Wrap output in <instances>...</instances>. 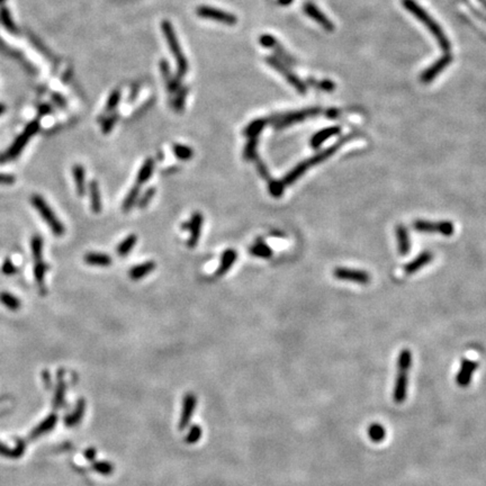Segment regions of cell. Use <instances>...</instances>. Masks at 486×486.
Wrapping results in <instances>:
<instances>
[{"label": "cell", "instance_id": "1", "mask_svg": "<svg viewBox=\"0 0 486 486\" xmlns=\"http://www.w3.org/2000/svg\"><path fill=\"white\" fill-rule=\"evenodd\" d=\"M411 365L412 353L410 349H403L399 355L398 372H396L394 387H393V401L396 404H402L406 401Z\"/></svg>", "mask_w": 486, "mask_h": 486}, {"label": "cell", "instance_id": "2", "mask_svg": "<svg viewBox=\"0 0 486 486\" xmlns=\"http://www.w3.org/2000/svg\"><path fill=\"white\" fill-rule=\"evenodd\" d=\"M403 6L405 7L406 10H409L412 15H414L420 22L423 23V24L427 26V29L430 30L435 40L438 41L440 48L444 50V51L448 52L450 48H452L450 42L448 41V38H447L444 30L441 29V27L433 21V18H431L429 16V14H428L425 9H422L417 2L413 1V0H403Z\"/></svg>", "mask_w": 486, "mask_h": 486}, {"label": "cell", "instance_id": "3", "mask_svg": "<svg viewBox=\"0 0 486 486\" xmlns=\"http://www.w3.org/2000/svg\"><path fill=\"white\" fill-rule=\"evenodd\" d=\"M30 203L33 204L35 209L40 213L42 219L48 223L54 235L62 236L64 234L65 232L64 225L61 223V221L59 219H57L56 213L52 211V208L50 207L48 203H46L44 198H43L41 195L34 194V195H32V197H30Z\"/></svg>", "mask_w": 486, "mask_h": 486}, {"label": "cell", "instance_id": "4", "mask_svg": "<svg viewBox=\"0 0 486 486\" xmlns=\"http://www.w3.org/2000/svg\"><path fill=\"white\" fill-rule=\"evenodd\" d=\"M161 26H162L163 34H165V36H166L167 43H168V45H169L170 51L172 52L174 59H176V61H177L178 75L182 77L186 72H187L188 65H187V61H186V57H184V53H182V50L180 48L179 43H178L176 33H174V30L172 29V25H171L169 22H167V21L163 22Z\"/></svg>", "mask_w": 486, "mask_h": 486}, {"label": "cell", "instance_id": "5", "mask_svg": "<svg viewBox=\"0 0 486 486\" xmlns=\"http://www.w3.org/2000/svg\"><path fill=\"white\" fill-rule=\"evenodd\" d=\"M413 228L418 232L422 233H440L441 235L452 236L455 231L454 223L449 221H440V222H431L426 220H417L413 223Z\"/></svg>", "mask_w": 486, "mask_h": 486}, {"label": "cell", "instance_id": "6", "mask_svg": "<svg viewBox=\"0 0 486 486\" xmlns=\"http://www.w3.org/2000/svg\"><path fill=\"white\" fill-rule=\"evenodd\" d=\"M333 276L339 281L351 282L356 284H361V285H366L371 282V275L364 270L359 269H350V268L338 267L333 270Z\"/></svg>", "mask_w": 486, "mask_h": 486}, {"label": "cell", "instance_id": "7", "mask_svg": "<svg viewBox=\"0 0 486 486\" xmlns=\"http://www.w3.org/2000/svg\"><path fill=\"white\" fill-rule=\"evenodd\" d=\"M204 217L203 214L200 212H195L190 217V221L182 225V230L190 231V236L187 241L188 248H195L198 244V241L200 239L201 229H203Z\"/></svg>", "mask_w": 486, "mask_h": 486}, {"label": "cell", "instance_id": "8", "mask_svg": "<svg viewBox=\"0 0 486 486\" xmlns=\"http://www.w3.org/2000/svg\"><path fill=\"white\" fill-rule=\"evenodd\" d=\"M30 138L32 137H30L26 131L23 132L21 135H18V137L15 139L13 144L10 145V147H8L5 152L0 153V163L2 165V163L11 161L14 160V159H16L17 157H19V154H21L22 151L24 150V147L26 146L27 143H29Z\"/></svg>", "mask_w": 486, "mask_h": 486}, {"label": "cell", "instance_id": "9", "mask_svg": "<svg viewBox=\"0 0 486 486\" xmlns=\"http://www.w3.org/2000/svg\"><path fill=\"white\" fill-rule=\"evenodd\" d=\"M197 15H200V17L214 19V21L224 23V24H228V25H233L236 23V17L233 16L232 14L227 13V11H223V10H220V9H216V8H213V7H208V6L198 7Z\"/></svg>", "mask_w": 486, "mask_h": 486}, {"label": "cell", "instance_id": "10", "mask_svg": "<svg viewBox=\"0 0 486 486\" xmlns=\"http://www.w3.org/2000/svg\"><path fill=\"white\" fill-rule=\"evenodd\" d=\"M478 368V363L474 360L464 358L461 360L460 368L456 375V384L461 388H466L472 382L474 372Z\"/></svg>", "mask_w": 486, "mask_h": 486}, {"label": "cell", "instance_id": "11", "mask_svg": "<svg viewBox=\"0 0 486 486\" xmlns=\"http://www.w3.org/2000/svg\"><path fill=\"white\" fill-rule=\"evenodd\" d=\"M453 60V57L452 56H450L449 53H446L444 57H440L438 61H435L434 63L431 65V67L428 68L425 72L422 73V76H421V80H422V83H425V84H429L432 81L435 77H437L439 73L444 71V70L448 67V65L450 64V62H452Z\"/></svg>", "mask_w": 486, "mask_h": 486}, {"label": "cell", "instance_id": "12", "mask_svg": "<svg viewBox=\"0 0 486 486\" xmlns=\"http://www.w3.org/2000/svg\"><path fill=\"white\" fill-rule=\"evenodd\" d=\"M196 404H197V399L195 394L193 393H188L186 394L184 399V404H182V411L181 415L179 419V429L184 430L185 428H187L190 420L193 418L194 411L196 409Z\"/></svg>", "mask_w": 486, "mask_h": 486}, {"label": "cell", "instance_id": "13", "mask_svg": "<svg viewBox=\"0 0 486 486\" xmlns=\"http://www.w3.org/2000/svg\"><path fill=\"white\" fill-rule=\"evenodd\" d=\"M318 112L320 111L315 110V108H311V110L289 113V114H286L284 116H281V117H278L277 120H276V126L285 127L287 125H290V124H293V123L302 122V120H304L307 117H311V116L316 115Z\"/></svg>", "mask_w": 486, "mask_h": 486}, {"label": "cell", "instance_id": "14", "mask_svg": "<svg viewBox=\"0 0 486 486\" xmlns=\"http://www.w3.org/2000/svg\"><path fill=\"white\" fill-rule=\"evenodd\" d=\"M432 259H433V254L432 252H430V251H422L421 254H420L417 258H414L412 261H410L409 263H406L405 266H404V273H405L406 275H412V274H415L417 271H419L421 268L423 267H426L428 263H430L431 261H432Z\"/></svg>", "mask_w": 486, "mask_h": 486}, {"label": "cell", "instance_id": "15", "mask_svg": "<svg viewBox=\"0 0 486 486\" xmlns=\"http://www.w3.org/2000/svg\"><path fill=\"white\" fill-rule=\"evenodd\" d=\"M268 62H269V64L273 65V67L276 69V70H278L279 72L282 73V75L286 78L287 80L289 81V83L294 86L295 88L297 89V90L299 92H302V94H304L305 92V85L302 83L301 80L298 79V78L296 76H294L293 73H291L288 69H287L285 65H284L283 63H281V62L277 61L276 59H274V57H270V59H268Z\"/></svg>", "mask_w": 486, "mask_h": 486}, {"label": "cell", "instance_id": "16", "mask_svg": "<svg viewBox=\"0 0 486 486\" xmlns=\"http://www.w3.org/2000/svg\"><path fill=\"white\" fill-rule=\"evenodd\" d=\"M396 239H398V248L401 256H406L410 252L411 242L407 229L403 224H399L395 229Z\"/></svg>", "mask_w": 486, "mask_h": 486}, {"label": "cell", "instance_id": "17", "mask_svg": "<svg viewBox=\"0 0 486 486\" xmlns=\"http://www.w3.org/2000/svg\"><path fill=\"white\" fill-rule=\"evenodd\" d=\"M236 258H238V252L234 249H228V250H225L222 255V258H221L220 266L215 273L217 277H221V276L227 274L236 261Z\"/></svg>", "mask_w": 486, "mask_h": 486}, {"label": "cell", "instance_id": "18", "mask_svg": "<svg viewBox=\"0 0 486 486\" xmlns=\"http://www.w3.org/2000/svg\"><path fill=\"white\" fill-rule=\"evenodd\" d=\"M304 10H305V13L309 15V16L311 18H313L314 21H315L316 23H318L322 27H323L324 29L326 30H333V24L331 22L329 21L328 18H326L325 15H323L321 13L320 10H318V8L316 6H314L313 3H307V5H305L304 7Z\"/></svg>", "mask_w": 486, "mask_h": 486}, {"label": "cell", "instance_id": "19", "mask_svg": "<svg viewBox=\"0 0 486 486\" xmlns=\"http://www.w3.org/2000/svg\"><path fill=\"white\" fill-rule=\"evenodd\" d=\"M340 132L341 128L339 126H331L324 128V130L317 132V133L311 139V146H312L313 149H317V147H320L322 143L325 142L326 140H329L332 137H336V135L339 134Z\"/></svg>", "mask_w": 486, "mask_h": 486}, {"label": "cell", "instance_id": "20", "mask_svg": "<svg viewBox=\"0 0 486 486\" xmlns=\"http://www.w3.org/2000/svg\"><path fill=\"white\" fill-rule=\"evenodd\" d=\"M89 196H90V207L91 211L95 214H99L102 212V196H100L99 185L96 180H91L88 185Z\"/></svg>", "mask_w": 486, "mask_h": 486}, {"label": "cell", "instance_id": "21", "mask_svg": "<svg viewBox=\"0 0 486 486\" xmlns=\"http://www.w3.org/2000/svg\"><path fill=\"white\" fill-rule=\"evenodd\" d=\"M311 168V166H310V163L307 160L305 161H302L301 163H298V165L295 167L294 169H291L288 173L286 174L285 177H284V179L282 180L284 182V185L285 186H290V185H293L295 181H297L299 178H301L303 174H304L307 169H310Z\"/></svg>", "mask_w": 486, "mask_h": 486}, {"label": "cell", "instance_id": "22", "mask_svg": "<svg viewBox=\"0 0 486 486\" xmlns=\"http://www.w3.org/2000/svg\"><path fill=\"white\" fill-rule=\"evenodd\" d=\"M72 174H73V178H75L77 194L80 197L85 196L86 190H87V186H86V170H85V168L81 165H75L72 168Z\"/></svg>", "mask_w": 486, "mask_h": 486}, {"label": "cell", "instance_id": "23", "mask_svg": "<svg viewBox=\"0 0 486 486\" xmlns=\"http://www.w3.org/2000/svg\"><path fill=\"white\" fill-rule=\"evenodd\" d=\"M84 260L87 264L97 267H108L113 263V259L111 256L105 254H97V252H88L84 257Z\"/></svg>", "mask_w": 486, "mask_h": 486}, {"label": "cell", "instance_id": "24", "mask_svg": "<svg viewBox=\"0 0 486 486\" xmlns=\"http://www.w3.org/2000/svg\"><path fill=\"white\" fill-rule=\"evenodd\" d=\"M57 414H54V413L50 414L49 417L44 420V421L40 423V425H38L32 431V433H30V438H37L42 434L50 432V431L54 429V427L57 426Z\"/></svg>", "mask_w": 486, "mask_h": 486}, {"label": "cell", "instance_id": "25", "mask_svg": "<svg viewBox=\"0 0 486 486\" xmlns=\"http://www.w3.org/2000/svg\"><path fill=\"white\" fill-rule=\"evenodd\" d=\"M155 267H157V264H155L154 261H146L144 263L138 264V266L133 267L130 270V277L133 281H140V279H142L143 277L152 273L155 269Z\"/></svg>", "mask_w": 486, "mask_h": 486}, {"label": "cell", "instance_id": "26", "mask_svg": "<svg viewBox=\"0 0 486 486\" xmlns=\"http://www.w3.org/2000/svg\"><path fill=\"white\" fill-rule=\"evenodd\" d=\"M249 252H250L252 256L262 259H268L270 258V257H273V250H271L270 247H268L267 244L264 243V241L262 239L257 240L254 246L249 249Z\"/></svg>", "mask_w": 486, "mask_h": 486}, {"label": "cell", "instance_id": "27", "mask_svg": "<svg viewBox=\"0 0 486 486\" xmlns=\"http://www.w3.org/2000/svg\"><path fill=\"white\" fill-rule=\"evenodd\" d=\"M85 410H86V403H85L84 400H80V401L78 402V404H77L75 411H73L71 414H69L68 417H65V419H64L65 426L67 427L77 426L78 423H79L81 420H83L84 414H85Z\"/></svg>", "mask_w": 486, "mask_h": 486}, {"label": "cell", "instance_id": "28", "mask_svg": "<svg viewBox=\"0 0 486 486\" xmlns=\"http://www.w3.org/2000/svg\"><path fill=\"white\" fill-rule=\"evenodd\" d=\"M153 170H154V160L150 158L146 159L138 173L137 177L138 185H143L145 184V182H147V180H149L151 176H152Z\"/></svg>", "mask_w": 486, "mask_h": 486}, {"label": "cell", "instance_id": "29", "mask_svg": "<svg viewBox=\"0 0 486 486\" xmlns=\"http://www.w3.org/2000/svg\"><path fill=\"white\" fill-rule=\"evenodd\" d=\"M137 242H138V236L135 234H130L118 244V247L116 248V254H117L119 257L128 256L132 249L135 247Z\"/></svg>", "mask_w": 486, "mask_h": 486}, {"label": "cell", "instance_id": "30", "mask_svg": "<svg viewBox=\"0 0 486 486\" xmlns=\"http://www.w3.org/2000/svg\"><path fill=\"white\" fill-rule=\"evenodd\" d=\"M367 433L368 437L371 438V440L372 442H376V444L382 442L386 438V430L379 423H372V425L369 426L367 429Z\"/></svg>", "mask_w": 486, "mask_h": 486}, {"label": "cell", "instance_id": "31", "mask_svg": "<svg viewBox=\"0 0 486 486\" xmlns=\"http://www.w3.org/2000/svg\"><path fill=\"white\" fill-rule=\"evenodd\" d=\"M25 452V444L22 440H19L17 442L16 447L14 449H9L7 447L0 442V455L3 457H9V458H19Z\"/></svg>", "mask_w": 486, "mask_h": 486}, {"label": "cell", "instance_id": "32", "mask_svg": "<svg viewBox=\"0 0 486 486\" xmlns=\"http://www.w3.org/2000/svg\"><path fill=\"white\" fill-rule=\"evenodd\" d=\"M0 303H2L10 311H17L22 306V302L19 301V298L8 293V291H1L0 293Z\"/></svg>", "mask_w": 486, "mask_h": 486}, {"label": "cell", "instance_id": "33", "mask_svg": "<svg viewBox=\"0 0 486 486\" xmlns=\"http://www.w3.org/2000/svg\"><path fill=\"white\" fill-rule=\"evenodd\" d=\"M139 195H140V185H137L134 186V187H132V189L126 195L125 200L123 201L122 208L124 212H130L131 209L134 207L135 203L139 200Z\"/></svg>", "mask_w": 486, "mask_h": 486}, {"label": "cell", "instance_id": "34", "mask_svg": "<svg viewBox=\"0 0 486 486\" xmlns=\"http://www.w3.org/2000/svg\"><path fill=\"white\" fill-rule=\"evenodd\" d=\"M172 149H173V153L174 155L178 159H180V160H190V159L193 158V155H194V151L192 147H189V146H186V145H182V144H173L172 146Z\"/></svg>", "mask_w": 486, "mask_h": 486}, {"label": "cell", "instance_id": "35", "mask_svg": "<svg viewBox=\"0 0 486 486\" xmlns=\"http://www.w3.org/2000/svg\"><path fill=\"white\" fill-rule=\"evenodd\" d=\"M264 125H266V120L256 119L252 123L249 124V126L244 130V134L249 138H257V135L263 130Z\"/></svg>", "mask_w": 486, "mask_h": 486}, {"label": "cell", "instance_id": "36", "mask_svg": "<svg viewBox=\"0 0 486 486\" xmlns=\"http://www.w3.org/2000/svg\"><path fill=\"white\" fill-rule=\"evenodd\" d=\"M30 250H32L33 258L36 261H40L43 252V239L40 235H33L32 240H30Z\"/></svg>", "mask_w": 486, "mask_h": 486}, {"label": "cell", "instance_id": "37", "mask_svg": "<svg viewBox=\"0 0 486 486\" xmlns=\"http://www.w3.org/2000/svg\"><path fill=\"white\" fill-rule=\"evenodd\" d=\"M284 190H285V185L282 180H275L270 179L268 181V192L273 197L279 198L283 196Z\"/></svg>", "mask_w": 486, "mask_h": 486}, {"label": "cell", "instance_id": "38", "mask_svg": "<svg viewBox=\"0 0 486 486\" xmlns=\"http://www.w3.org/2000/svg\"><path fill=\"white\" fill-rule=\"evenodd\" d=\"M64 394H65V384L63 378H59V382L57 385L56 394H54L53 404L56 407H61L62 404L64 403Z\"/></svg>", "mask_w": 486, "mask_h": 486}, {"label": "cell", "instance_id": "39", "mask_svg": "<svg viewBox=\"0 0 486 486\" xmlns=\"http://www.w3.org/2000/svg\"><path fill=\"white\" fill-rule=\"evenodd\" d=\"M46 269H48V264H46L45 262H43L42 260H40V261H36V263H35L34 277H35V282H36L38 285L42 286L43 283H44Z\"/></svg>", "mask_w": 486, "mask_h": 486}, {"label": "cell", "instance_id": "40", "mask_svg": "<svg viewBox=\"0 0 486 486\" xmlns=\"http://www.w3.org/2000/svg\"><path fill=\"white\" fill-rule=\"evenodd\" d=\"M257 144H258V139L250 138V141L248 142L243 152L244 159H247V160H255L257 158Z\"/></svg>", "mask_w": 486, "mask_h": 486}, {"label": "cell", "instance_id": "41", "mask_svg": "<svg viewBox=\"0 0 486 486\" xmlns=\"http://www.w3.org/2000/svg\"><path fill=\"white\" fill-rule=\"evenodd\" d=\"M155 193H157V189H155V187H149V188H147L145 190V192H144V194H143V195H142V197L140 198V200H138L139 208L140 209L145 208L146 206L151 203V200H153Z\"/></svg>", "mask_w": 486, "mask_h": 486}, {"label": "cell", "instance_id": "42", "mask_svg": "<svg viewBox=\"0 0 486 486\" xmlns=\"http://www.w3.org/2000/svg\"><path fill=\"white\" fill-rule=\"evenodd\" d=\"M0 19H1L2 25L5 26L7 29L10 30V32H15V24L13 19H11L9 10L7 9L6 7H2V8L0 9Z\"/></svg>", "mask_w": 486, "mask_h": 486}, {"label": "cell", "instance_id": "43", "mask_svg": "<svg viewBox=\"0 0 486 486\" xmlns=\"http://www.w3.org/2000/svg\"><path fill=\"white\" fill-rule=\"evenodd\" d=\"M92 467L97 473L102 474V475H111L114 472V466L108 461H97Z\"/></svg>", "mask_w": 486, "mask_h": 486}, {"label": "cell", "instance_id": "44", "mask_svg": "<svg viewBox=\"0 0 486 486\" xmlns=\"http://www.w3.org/2000/svg\"><path fill=\"white\" fill-rule=\"evenodd\" d=\"M201 428L200 426H193L190 428L189 432L186 437V442L189 445H194L198 442V440L201 438Z\"/></svg>", "mask_w": 486, "mask_h": 486}, {"label": "cell", "instance_id": "45", "mask_svg": "<svg viewBox=\"0 0 486 486\" xmlns=\"http://www.w3.org/2000/svg\"><path fill=\"white\" fill-rule=\"evenodd\" d=\"M1 271L6 276H13L15 274H17L18 269H17V267L13 263V261H11L9 258H7V259H5V261H3V263H2Z\"/></svg>", "mask_w": 486, "mask_h": 486}, {"label": "cell", "instance_id": "46", "mask_svg": "<svg viewBox=\"0 0 486 486\" xmlns=\"http://www.w3.org/2000/svg\"><path fill=\"white\" fill-rule=\"evenodd\" d=\"M256 166H257V170H258V172H259L260 176H261V178H263L264 180L269 181L271 179V177H270V173H269V171H268L266 165H264L262 161L258 160L257 161Z\"/></svg>", "mask_w": 486, "mask_h": 486}, {"label": "cell", "instance_id": "47", "mask_svg": "<svg viewBox=\"0 0 486 486\" xmlns=\"http://www.w3.org/2000/svg\"><path fill=\"white\" fill-rule=\"evenodd\" d=\"M40 127H41V124H40V120L38 119H34L32 120V122L27 124V126L25 127V130L27 133H29L30 137H33L34 134H36L38 131H40Z\"/></svg>", "mask_w": 486, "mask_h": 486}, {"label": "cell", "instance_id": "48", "mask_svg": "<svg viewBox=\"0 0 486 486\" xmlns=\"http://www.w3.org/2000/svg\"><path fill=\"white\" fill-rule=\"evenodd\" d=\"M16 181V177L8 173H0V185H13Z\"/></svg>", "mask_w": 486, "mask_h": 486}, {"label": "cell", "instance_id": "49", "mask_svg": "<svg viewBox=\"0 0 486 486\" xmlns=\"http://www.w3.org/2000/svg\"><path fill=\"white\" fill-rule=\"evenodd\" d=\"M118 102H119V92L118 91L113 92L110 97V99H108V104H107L108 110H113V108L118 104Z\"/></svg>", "mask_w": 486, "mask_h": 486}, {"label": "cell", "instance_id": "50", "mask_svg": "<svg viewBox=\"0 0 486 486\" xmlns=\"http://www.w3.org/2000/svg\"><path fill=\"white\" fill-rule=\"evenodd\" d=\"M260 43H261L263 46H266V48H270V46H273L275 44V40L273 36H270V35H263V36L260 37Z\"/></svg>", "mask_w": 486, "mask_h": 486}, {"label": "cell", "instance_id": "51", "mask_svg": "<svg viewBox=\"0 0 486 486\" xmlns=\"http://www.w3.org/2000/svg\"><path fill=\"white\" fill-rule=\"evenodd\" d=\"M37 111H38V114H40V116H45V115L51 114L52 108L48 104H42V105H40V106H38Z\"/></svg>", "mask_w": 486, "mask_h": 486}, {"label": "cell", "instance_id": "52", "mask_svg": "<svg viewBox=\"0 0 486 486\" xmlns=\"http://www.w3.org/2000/svg\"><path fill=\"white\" fill-rule=\"evenodd\" d=\"M115 120H116V118L113 117V118H108L106 120V122L104 123V126H103V132H104V133H108V132H111V130L113 128V126H114V124H115Z\"/></svg>", "mask_w": 486, "mask_h": 486}, {"label": "cell", "instance_id": "53", "mask_svg": "<svg viewBox=\"0 0 486 486\" xmlns=\"http://www.w3.org/2000/svg\"><path fill=\"white\" fill-rule=\"evenodd\" d=\"M85 456L88 460H94L96 457V450L94 448H88L85 452Z\"/></svg>", "mask_w": 486, "mask_h": 486}, {"label": "cell", "instance_id": "54", "mask_svg": "<svg viewBox=\"0 0 486 486\" xmlns=\"http://www.w3.org/2000/svg\"><path fill=\"white\" fill-rule=\"evenodd\" d=\"M53 97H54V98H57V99H54V100H56V103H57V104H59V106H64V105H65V103H64V100H63V99H62V98H61V97H60L59 95H57V94H56V95H54Z\"/></svg>", "mask_w": 486, "mask_h": 486}, {"label": "cell", "instance_id": "55", "mask_svg": "<svg viewBox=\"0 0 486 486\" xmlns=\"http://www.w3.org/2000/svg\"><path fill=\"white\" fill-rule=\"evenodd\" d=\"M6 110H7L6 105H5V104H2V103H0V115H2L3 113L6 112Z\"/></svg>", "mask_w": 486, "mask_h": 486}, {"label": "cell", "instance_id": "56", "mask_svg": "<svg viewBox=\"0 0 486 486\" xmlns=\"http://www.w3.org/2000/svg\"><path fill=\"white\" fill-rule=\"evenodd\" d=\"M291 1L293 0H279V3H282V5H289Z\"/></svg>", "mask_w": 486, "mask_h": 486}, {"label": "cell", "instance_id": "57", "mask_svg": "<svg viewBox=\"0 0 486 486\" xmlns=\"http://www.w3.org/2000/svg\"><path fill=\"white\" fill-rule=\"evenodd\" d=\"M3 1H5V0H0V3H2Z\"/></svg>", "mask_w": 486, "mask_h": 486}, {"label": "cell", "instance_id": "58", "mask_svg": "<svg viewBox=\"0 0 486 486\" xmlns=\"http://www.w3.org/2000/svg\"><path fill=\"white\" fill-rule=\"evenodd\" d=\"M485 6H486V2H485Z\"/></svg>", "mask_w": 486, "mask_h": 486}]
</instances>
